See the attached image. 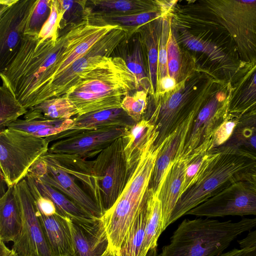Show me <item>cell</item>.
<instances>
[{
    "mask_svg": "<svg viewBox=\"0 0 256 256\" xmlns=\"http://www.w3.org/2000/svg\"><path fill=\"white\" fill-rule=\"evenodd\" d=\"M97 26L86 18L58 39L40 42L26 33L12 60L0 70L4 84L27 110L48 100L54 76L74 48Z\"/></svg>",
    "mask_w": 256,
    "mask_h": 256,
    "instance_id": "cell-1",
    "label": "cell"
},
{
    "mask_svg": "<svg viewBox=\"0 0 256 256\" xmlns=\"http://www.w3.org/2000/svg\"><path fill=\"white\" fill-rule=\"evenodd\" d=\"M192 8L194 32L180 28L176 38L200 54V70L234 88L254 66L241 60L231 35L208 6L200 0Z\"/></svg>",
    "mask_w": 256,
    "mask_h": 256,
    "instance_id": "cell-2",
    "label": "cell"
},
{
    "mask_svg": "<svg viewBox=\"0 0 256 256\" xmlns=\"http://www.w3.org/2000/svg\"><path fill=\"white\" fill-rule=\"evenodd\" d=\"M48 155L82 184L102 216L115 204L129 176L122 137L103 150L93 160L66 154Z\"/></svg>",
    "mask_w": 256,
    "mask_h": 256,
    "instance_id": "cell-3",
    "label": "cell"
},
{
    "mask_svg": "<svg viewBox=\"0 0 256 256\" xmlns=\"http://www.w3.org/2000/svg\"><path fill=\"white\" fill-rule=\"evenodd\" d=\"M136 90V78L125 60L105 56L64 96L75 106L78 115H82L120 108L124 98Z\"/></svg>",
    "mask_w": 256,
    "mask_h": 256,
    "instance_id": "cell-4",
    "label": "cell"
},
{
    "mask_svg": "<svg viewBox=\"0 0 256 256\" xmlns=\"http://www.w3.org/2000/svg\"><path fill=\"white\" fill-rule=\"evenodd\" d=\"M156 138V134L147 144L120 196L100 218L108 240L110 256L118 255L134 222L147 202L151 176L164 142L155 148Z\"/></svg>",
    "mask_w": 256,
    "mask_h": 256,
    "instance_id": "cell-5",
    "label": "cell"
},
{
    "mask_svg": "<svg viewBox=\"0 0 256 256\" xmlns=\"http://www.w3.org/2000/svg\"><path fill=\"white\" fill-rule=\"evenodd\" d=\"M256 227V217L231 220L184 219L159 256H217L240 234Z\"/></svg>",
    "mask_w": 256,
    "mask_h": 256,
    "instance_id": "cell-6",
    "label": "cell"
},
{
    "mask_svg": "<svg viewBox=\"0 0 256 256\" xmlns=\"http://www.w3.org/2000/svg\"><path fill=\"white\" fill-rule=\"evenodd\" d=\"M256 164L239 154L211 150L196 182L180 197L168 226L234 183L244 180Z\"/></svg>",
    "mask_w": 256,
    "mask_h": 256,
    "instance_id": "cell-7",
    "label": "cell"
},
{
    "mask_svg": "<svg viewBox=\"0 0 256 256\" xmlns=\"http://www.w3.org/2000/svg\"><path fill=\"white\" fill-rule=\"evenodd\" d=\"M214 80L196 68L173 90L159 98L150 114L144 118L154 126L157 132L155 148L186 118L200 109Z\"/></svg>",
    "mask_w": 256,
    "mask_h": 256,
    "instance_id": "cell-8",
    "label": "cell"
},
{
    "mask_svg": "<svg viewBox=\"0 0 256 256\" xmlns=\"http://www.w3.org/2000/svg\"><path fill=\"white\" fill-rule=\"evenodd\" d=\"M45 138L6 128L0 132V176L12 186L24 178L30 168L48 152Z\"/></svg>",
    "mask_w": 256,
    "mask_h": 256,
    "instance_id": "cell-9",
    "label": "cell"
},
{
    "mask_svg": "<svg viewBox=\"0 0 256 256\" xmlns=\"http://www.w3.org/2000/svg\"><path fill=\"white\" fill-rule=\"evenodd\" d=\"M229 32L241 60L256 64V0H203Z\"/></svg>",
    "mask_w": 256,
    "mask_h": 256,
    "instance_id": "cell-10",
    "label": "cell"
},
{
    "mask_svg": "<svg viewBox=\"0 0 256 256\" xmlns=\"http://www.w3.org/2000/svg\"><path fill=\"white\" fill-rule=\"evenodd\" d=\"M233 88L216 80L212 82L207 96L196 114L179 158H186L213 137L228 117V104Z\"/></svg>",
    "mask_w": 256,
    "mask_h": 256,
    "instance_id": "cell-11",
    "label": "cell"
},
{
    "mask_svg": "<svg viewBox=\"0 0 256 256\" xmlns=\"http://www.w3.org/2000/svg\"><path fill=\"white\" fill-rule=\"evenodd\" d=\"M124 127H107L89 130H67L45 138L50 143L56 140L47 153L76 156L84 159L98 156L116 139L122 137Z\"/></svg>",
    "mask_w": 256,
    "mask_h": 256,
    "instance_id": "cell-12",
    "label": "cell"
},
{
    "mask_svg": "<svg viewBox=\"0 0 256 256\" xmlns=\"http://www.w3.org/2000/svg\"><path fill=\"white\" fill-rule=\"evenodd\" d=\"M22 214V228L12 248L20 256H52L26 178L14 186Z\"/></svg>",
    "mask_w": 256,
    "mask_h": 256,
    "instance_id": "cell-13",
    "label": "cell"
},
{
    "mask_svg": "<svg viewBox=\"0 0 256 256\" xmlns=\"http://www.w3.org/2000/svg\"><path fill=\"white\" fill-rule=\"evenodd\" d=\"M128 30L121 26L112 30L97 42L84 55L56 76L51 86L50 98L66 94L82 75L111 54L126 37Z\"/></svg>",
    "mask_w": 256,
    "mask_h": 256,
    "instance_id": "cell-14",
    "label": "cell"
},
{
    "mask_svg": "<svg viewBox=\"0 0 256 256\" xmlns=\"http://www.w3.org/2000/svg\"><path fill=\"white\" fill-rule=\"evenodd\" d=\"M186 214L208 218L256 216V190L246 181L236 182Z\"/></svg>",
    "mask_w": 256,
    "mask_h": 256,
    "instance_id": "cell-15",
    "label": "cell"
},
{
    "mask_svg": "<svg viewBox=\"0 0 256 256\" xmlns=\"http://www.w3.org/2000/svg\"><path fill=\"white\" fill-rule=\"evenodd\" d=\"M28 174L56 188L94 217L102 214L91 196L52 158L46 154L37 160Z\"/></svg>",
    "mask_w": 256,
    "mask_h": 256,
    "instance_id": "cell-16",
    "label": "cell"
},
{
    "mask_svg": "<svg viewBox=\"0 0 256 256\" xmlns=\"http://www.w3.org/2000/svg\"><path fill=\"white\" fill-rule=\"evenodd\" d=\"M38 0H22L10 6L0 4V68L16 54L26 33Z\"/></svg>",
    "mask_w": 256,
    "mask_h": 256,
    "instance_id": "cell-17",
    "label": "cell"
},
{
    "mask_svg": "<svg viewBox=\"0 0 256 256\" xmlns=\"http://www.w3.org/2000/svg\"><path fill=\"white\" fill-rule=\"evenodd\" d=\"M199 110L190 114L164 141L156 161L148 188L156 195L158 196L170 167L179 158Z\"/></svg>",
    "mask_w": 256,
    "mask_h": 256,
    "instance_id": "cell-18",
    "label": "cell"
},
{
    "mask_svg": "<svg viewBox=\"0 0 256 256\" xmlns=\"http://www.w3.org/2000/svg\"><path fill=\"white\" fill-rule=\"evenodd\" d=\"M74 256H110L108 236L100 218L92 224L68 220Z\"/></svg>",
    "mask_w": 256,
    "mask_h": 256,
    "instance_id": "cell-19",
    "label": "cell"
},
{
    "mask_svg": "<svg viewBox=\"0 0 256 256\" xmlns=\"http://www.w3.org/2000/svg\"><path fill=\"white\" fill-rule=\"evenodd\" d=\"M237 117L230 137L223 144L212 150L236 153L256 162V114Z\"/></svg>",
    "mask_w": 256,
    "mask_h": 256,
    "instance_id": "cell-20",
    "label": "cell"
},
{
    "mask_svg": "<svg viewBox=\"0 0 256 256\" xmlns=\"http://www.w3.org/2000/svg\"><path fill=\"white\" fill-rule=\"evenodd\" d=\"M36 211L52 256H74L69 219L60 214L44 216Z\"/></svg>",
    "mask_w": 256,
    "mask_h": 256,
    "instance_id": "cell-21",
    "label": "cell"
},
{
    "mask_svg": "<svg viewBox=\"0 0 256 256\" xmlns=\"http://www.w3.org/2000/svg\"><path fill=\"white\" fill-rule=\"evenodd\" d=\"M188 162L187 158H178L174 162L170 167L158 194L164 231L168 226L171 214L181 195Z\"/></svg>",
    "mask_w": 256,
    "mask_h": 256,
    "instance_id": "cell-22",
    "label": "cell"
},
{
    "mask_svg": "<svg viewBox=\"0 0 256 256\" xmlns=\"http://www.w3.org/2000/svg\"><path fill=\"white\" fill-rule=\"evenodd\" d=\"M156 134L154 126L144 118L133 126L126 128L122 138L129 174L138 161L147 144Z\"/></svg>",
    "mask_w": 256,
    "mask_h": 256,
    "instance_id": "cell-23",
    "label": "cell"
},
{
    "mask_svg": "<svg viewBox=\"0 0 256 256\" xmlns=\"http://www.w3.org/2000/svg\"><path fill=\"white\" fill-rule=\"evenodd\" d=\"M162 22V18L133 30V32L140 33V38L147 56L148 72L154 100L156 98L158 82V47Z\"/></svg>",
    "mask_w": 256,
    "mask_h": 256,
    "instance_id": "cell-24",
    "label": "cell"
},
{
    "mask_svg": "<svg viewBox=\"0 0 256 256\" xmlns=\"http://www.w3.org/2000/svg\"><path fill=\"white\" fill-rule=\"evenodd\" d=\"M228 114L234 116L256 114V64L233 88Z\"/></svg>",
    "mask_w": 256,
    "mask_h": 256,
    "instance_id": "cell-25",
    "label": "cell"
},
{
    "mask_svg": "<svg viewBox=\"0 0 256 256\" xmlns=\"http://www.w3.org/2000/svg\"><path fill=\"white\" fill-rule=\"evenodd\" d=\"M22 228V214L14 186L8 187L0 198V240L6 242L18 238Z\"/></svg>",
    "mask_w": 256,
    "mask_h": 256,
    "instance_id": "cell-26",
    "label": "cell"
},
{
    "mask_svg": "<svg viewBox=\"0 0 256 256\" xmlns=\"http://www.w3.org/2000/svg\"><path fill=\"white\" fill-rule=\"evenodd\" d=\"M74 124L69 130H89L107 127H128L136 122L122 108L93 112L73 118Z\"/></svg>",
    "mask_w": 256,
    "mask_h": 256,
    "instance_id": "cell-27",
    "label": "cell"
},
{
    "mask_svg": "<svg viewBox=\"0 0 256 256\" xmlns=\"http://www.w3.org/2000/svg\"><path fill=\"white\" fill-rule=\"evenodd\" d=\"M88 2L92 6H86L85 12L93 14L127 15L150 11L161 12L156 0H96Z\"/></svg>",
    "mask_w": 256,
    "mask_h": 256,
    "instance_id": "cell-28",
    "label": "cell"
},
{
    "mask_svg": "<svg viewBox=\"0 0 256 256\" xmlns=\"http://www.w3.org/2000/svg\"><path fill=\"white\" fill-rule=\"evenodd\" d=\"M32 177L40 192L54 202L58 212L62 216L78 224H92L100 218L89 214L56 188Z\"/></svg>",
    "mask_w": 256,
    "mask_h": 256,
    "instance_id": "cell-29",
    "label": "cell"
},
{
    "mask_svg": "<svg viewBox=\"0 0 256 256\" xmlns=\"http://www.w3.org/2000/svg\"><path fill=\"white\" fill-rule=\"evenodd\" d=\"M78 115V111L64 96L54 97L28 110L24 119L68 120Z\"/></svg>",
    "mask_w": 256,
    "mask_h": 256,
    "instance_id": "cell-30",
    "label": "cell"
},
{
    "mask_svg": "<svg viewBox=\"0 0 256 256\" xmlns=\"http://www.w3.org/2000/svg\"><path fill=\"white\" fill-rule=\"evenodd\" d=\"M146 205L148 218L140 256H146L150 249L157 247L159 236L164 232L160 202L149 189Z\"/></svg>",
    "mask_w": 256,
    "mask_h": 256,
    "instance_id": "cell-31",
    "label": "cell"
},
{
    "mask_svg": "<svg viewBox=\"0 0 256 256\" xmlns=\"http://www.w3.org/2000/svg\"><path fill=\"white\" fill-rule=\"evenodd\" d=\"M72 118L68 120L18 119L7 128L22 130L32 136L46 138L71 128Z\"/></svg>",
    "mask_w": 256,
    "mask_h": 256,
    "instance_id": "cell-32",
    "label": "cell"
},
{
    "mask_svg": "<svg viewBox=\"0 0 256 256\" xmlns=\"http://www.w3.org/2000/svg\"><path fill=\"white\" fill-rule=\"evenodd\" d=\"M146 202L134 222L118 256H140L148 218Z\"/></svg>",
    "mask_w": 256,
    "mask_h": 256,
    "instance_id": "cell-33",
    "label": "cell"
},
{
    "mask_svg": "<svg viewBox=\"0 0 256 256\" xmlns=\"http://www.w3.org/2000/svg\"><path fill=\"white\" fill-rule=\"evenodd\" d=\"M129 70L136 78V90H144L152 96L151 84L146 70L144 50L139 38L136 40L132 52L126 58Z\"/></svg>",
    "mask_w": 256,
    "mask_h": 256,
    "instance_id": "cell-34",
    "label": "cell"
},
{
    "mask_svg": "<svg viewBox=\"0 0 256 256\" xmlns=\"http://www.w3.org/2000/svg\"><path fill=\"white\" fill-rule=\"evenodd\" d=\"M0 132L25 114L28 110L20 102L14 94L4 84L0 88Z\"/></svg>",
    "mask_w": 256,
    "mask_h": 256,
    "instance_id": "cell-35",
    "label": "cell"
},
{
    "mask_svg": "<svg viewBox=\"0 0 256 256\" xmlns=\"http://www.w3.org/2000/svg\"><path fill=\"white\" fill-rule=\"evenodd\" d=\"M86 14L94 18L102 20L108 24L118 25L122 27L136 28L154 21L166 15L160 11L146 12L138 14Z\"/></svg>",
    "mask_w": 256,
    "mask_h": 256,
    "instance_id": "cell-36",
    "label": "cell"
},
{
    "mask_svg": "<svg viewBox=\"0 0 256 256\" xmlns=\"http://www.w3.org/2000/svg\"><path fill=\"white\" fill-rule=\"evenodd\" d=\"M50 9V14L38 34L40 42L48 39L56 40L60 37L58 30L65 11L60 0H51Z\"/></svg>",
    "mask_w": 256,
    "mask_h": 256,
    "instance_id": "cell-37",
    "label": "cell"
},
{
    "mask_svg": "<svg viewBox=\"0 0 256 256\" xmlns=\"http://www.w3.org/2000/svg\"><path fill=\"white\" fill-rule=\"evenodd\" d=\"M168 68V75L179 82L182 80V55L178 42L172 26L167 42Z\"/></svg>",
    "mask_w": 256,
    "mask_h": 256,
    "instance_id": "cell-38",
    "label": "cell"
},
{
    "mask_svg": "<svg viewBox=\"0 0 256 256\" xmlns=\"http://www.w3.org/2000/svg\"><path fill=\"white\" fill-rule=\"evenodd\" d=\"M148 93L144 90H137L132 95L126 96L121 108L136 122L144 118L148 106Z\"/></svg>",
    "mask_w": 256,
    "mask_h": 256,
    "instance_id": "cell-39",
    "label": "cell"
},
{
    "mask_svg": "<svg viewBox=\"0 0 256 256\" xmlns=\"http://www.w3.org/2000/svg\"><path fill=\"white\" fill-rule=\"evenodd\" d=\"M172 14H166L162 18L158 47V82L162 78L169 76L168 68L167 42L172 26Z\"/></svg>",
    "mask_w": 256,
    "mask_h": 256,
    "instance_id": "cell-40",
    "label": "cell"
},
{
    "mask_svg": "<svg viewBox=\"0 0 256 256\" xmlns=\"http://www.w3.org/2000/svg\"><path fill=\"white\" fill-rule=\"evenodd\" d=\"M50 1L51 0H38L26 33L39 34L50 14Z\"/></svg>",
    "mask_w": 256,
    "mask_h": 256,
    "instance_id": "cell-41",
    "label": "cell"
},
{
    "mask_svg": "<svg viewBox=\"0 0 256 256\" xmlns=\"http://www.w3.org/2000/svg\"><path fill=\"white\" fill-rule=\"evenodd\" d=\"M237 118V116L228 114V118L216 130L213 136V148L220 146L228 140L236 124Z\"/></svg>",
    "mask_w": 256,
    "mask_h": 256,
    "instance_id": "cell-42",
    "label": "cell"
},
{
    "mask_svg": "<svg viewBox=\"0 0 256 256\" xmlns=\"http://www.w3.org/2000/svg\"><path fill=\"white\" fill-rule=\"evenodd\" d=\"M240 248H252L245 256H256V228L248 232L246 236L238 240Z\"/></svg>",
    "mask_w": 256,
    "mask_h": 256,
    "instance_id": "cell-43",
    "label": "cell"
},
{
    "mask_svg": "<svg viewBox=\"0 0 256 256\" xmlns=\"http://www.w3.org/2000/svg\"><path fill=\"white\" fill-rule=\"evenodd\" d=\"M160 11L165 14H172L178 0H156Z\"/></svg>",
    "mask_w": 256,
    "mask_h": 256,
    "instance_id": "cell-44",
    "label": "cell"
},
{
    "mask_svg": "<svg viewBox=\"0 0 256 256\" xmlns=\"http://www.w3.org/2000/svg\"><path fill=\"white\" fill-rule=\"evenodd\" d=\"M252 248H234L228 252L222 253L217 256H245Z\"/></svg>",
    "mask_w": 256,
    "mask_h": 256,
    "instance_id": "cell-45",
    "label": "cell"
},
{
    "mask_svg": "<svg viewBox=\"0 0 256 256\" xmlns=\"http://www.w3.org/2000/svg\"><path fill=\"white\" fill-rule=\"evenodd\" d=\"M244 180L248 182L252 188L256 190V164L246 175Z\"/></svg>",
    "mask_w": 256,
    "mask_h": 256,
    "instance_id": "cell-46",
    "label": "cell"
},
{
    "mask_svg": "<svg viewBox=\"0 0 256 256\" xmlns=\"http://www.w3.org/2000/svg\"><path fill=\"white\" fill-rule=\"evenodd\" d=\"M0 256H20L12 248H8L5 243L0 240Z\"/></svg>",
    "mask_w": 256,
    "mask_h": 256,
    "instance_id": "cell-47",
    "label": "cell"
},
{
    "mask_svg": "<svg viewBox=\"0 0 256 256\" xmlns=\"http://www.w3.org/2000/svg\"><path fill=\"white\" fill-rule=\"evenodd\" d=\"M18 0H0V4L10 6L16 3Z\"/></svg>",
    "mask_w": 256,
    "mask_h": 256,
    "instance_id": "cell-48",
    "label": "cell"
},
{
    "mask_svg": "<svg viewBox=\"0 0 256 256\" xmlns=\"http://www.w3.org/2000/svg\"><path fill=\"white\" fill-rule=\"evenodd\" d=\"M146 256H159L158 254L157 247L150 249Z\"/></svg>",
    "mask_w": 256,
    "mask_h": 256,
    "instance_id": "cell-49",
    "label": "cell"
}]
</instances>
